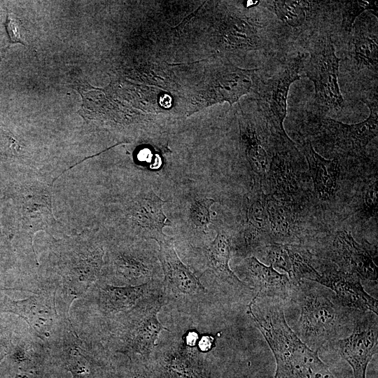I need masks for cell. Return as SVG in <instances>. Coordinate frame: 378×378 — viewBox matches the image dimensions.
I'll return each instance as SVG.
<instances>
[{"label": "cell", "instance_id": "7", "mask_svg": "<svg viewBox=\"0 0 378 378\" xmlns=\"http://www.w3.org/2000/svg\"><path fill=\"white\" fill-rule=\"evenodd\" d=\"M107 254L108 270L120 281L138 286L160 279L158 251L146 240L113 239Z\"/></svg>", "mask_w": 378, "mask_h": 378}, {"label": "cell", "instance_id": "26", "mask_svg": "<svg viewBox=\"0 0 378 378\" xmlns=\"http://www.w3.org/2000/svg\"><path fill=\"white\" fill-rule=\"evenodd\" d=\"M18 312L35 330L48 335L53 322L52 312L39 298L31 297L21 302Z\"/></svg>", "mask_w": 378, "mask_h": 378}, {"label": "cell", "instance_id": "24", "mask_svg": "<svg viewBox=\"0 0 378 378\" xmlns=\"http://www.w3.org/2000/svg\"><path fill=\"white\" fill-rule=\"evenodd\" d=\"M291 267L289 279L293 284L306 279L316 281L319 277L317 267L319 260L306 247L299 244H285Z\"/></svg>", "mask_w": 378, "mask_h": 378}, {"label": "cell", "instance_id": "20", "mask_svg": "<svg viewBox=\"0 0 378 378\" xmlns=\"http://www.w3.org/2000/svg\"><path fill=\"white\" fill-rule=\"evenodd\" d=\"M240 137L246 158L253 174L254 183L265 179L270 169L266 140L252 120L245 118L239 120Z\"/></svg>", "mask_w": 378, "mask_h": 378}, {"label": "cell", "instance_id": "18", "mask_svg": "<svg viewBox=\"0 0 378 378\" xmlns=\"http://www.w3.org/2000/svg\"><path fill=\"white\" fill-rule=\"evenodd\" d=\"M254 70H245L233 65L221 66L208 89V102H227L232 104L248 93L253 85Z\"/></svg>", "mask_w": 378, "mask_h": 378}, {"label": "cell", "instance_id": "30", "mask_svg": "<svg viewBox=\"0 0 378 378\" xmlns=\"http://www.w3.org/2000/svg\"><path fill=\"white\" fill-rule=\"evenodd\" d=\"M377 180L370 183L364 194L363 213L364 217L369 218L377 213Z\"/></svg>", "mask_w": 378, "mask_h": 378}, {"label": "cell", "instance_id": "31", "mask_svg": "<svg viewBox=\"0 0 378 378\" xmlns=\"http://www.w3.org/2000/svg\"><path fill=\"white\" fill-rule=\"evenodd\" d=\"M128 378H165L164 375L150 363L141 358L136 361V365L130 372Z\"/></svg>", "mask_w": 378, "mask_h": 378}, {"label": "cell", "instance_id": "23", "mask_svg": "<svg viewBox=\"0 0 378 378\" xmlns=\"http://www.w3.org/2000/svg\"><path fill=\"white\" fill-rule=\"evenodd\" d=\"M220 30L227 46L232 48L258 49L262 45L260 37L254 27L237 17H227Z\"/></svg>", "mask_w": 378, "mask_h": 378}, {"label": "cell", "instance_id": "14", "mask_svg": "<svg viewBox=\"0 0 378 378\" xmlns=\"http://www.w3.org/2000/svg\"><path fill=\"white\" fill-rule=\"evenodd\" d=\"M370 110L365 120L356 124H346L328 117L320 119L323 130L332 142L344 150L360 153L378 134L377 99H363Z\"/></svg>", "mask_w": 378, "mask_h": 378}, {"label": "cell", "instance_id": "11", "mask_svg": "<svg viewBox=\"0 0 378 378\" xmlns=\"http://www.w3.org/2000/svg\"><path fill=\"white\" fill-rule=\"evenodd\" d=\"M267 196L260 183H253L252 189L245 195L244 221L239 234L232 240L233 254L245 258L268 244Z\"/></svg>", "mask_w": 378, "mask_h": 378}, {"label": "cell", "instance_id": "8", "mask_svg": "<svg viewBox=\"0 0 378 378\" xmlns=\"http://www.w3.org/2000/svg\"><path fill=\"white\" fill-rule=\"evenodd\" d=\"M304 64V56L298 55L265 81L258 92V106L267 126L282 144L288 146H295V144L284 127L287 98L291 84L300 78Z\"/></svg>", "mask_w": 378, "mask_h": 378}, {"label": "cell", "instance_id": "12", "mask_svg": "<svg viewBox=\"0 0 378 378\" xmlns=\"http://www.w3.org/2000/svg\"><path fill=\"white\" fill-rule=\"evenodd\" d=\"M149 363L165 378H208L196 346L182 338L156 345Z\"/></svg>", "mask_w": 378, "mask_h": 378}, {"label": "cell", "instance_id": "16", "mask_svg": "<svg viewBox=\"0 0 378 378\" xmlns=\"http://www.w3.org/2000/svg\"><path fill=\"white\" fill-rule=\"evenodd\" d=\"M332 259L340 270L356 274L361 281H377V265L374 255L366 246L355 241L350 232L339 231L331 247Z\"/></svg>", "mask_w": 378, "mask_h": 378}, {"label": "cell", "instance_id": "21", "mask_svg": "<svg viewBox=\"0 0 378 378\" xmlns=\"http://www.w3.org/2000/svg\"><path fill=\"white\" fill-rule=\"evenodd\" d=\"M302 150L308 162L314 190L321 199H329L336 192L340 167L337 159L327 160L314 149L309 141L305 142Z\"/></svg>", "mask_w": 378, "mask_h": 378}, {"label": "cell", "instance_id": "2", "mask_svg": "<svg viewBox=\"0 0 378 378\" xmlns=\"http://www.w3.org/2000/svg\"><path fill=\"white\" fill-rule=\"evenodd\" d=\"M290 301L300 310L293 331L312 350L329 347L352 331L357 310L341 305L335 294L320 284L301 280L293 285Z\"/></svg>", "mask_w": 378, "mask_h": 378}, {"label": "cell", "instance_id": "29", "mask_svg": "<svg viewBox=\"0 0 378 378\" xmlns=\"http://www.w3.org/2000/svg\"><path fill=\"white\" fill-rule=\"evenodd\" d=\"M342 25L344 31L350 32L356 18L365 10L372 11L377 17L378 7L376 1H342Z\"/></svg>", "mask_w": 378, "mask_h": 378}, {"label": "cell", "instance_id": "33", "mask_svg": "<svg viewBox=\"0 0 378 378\" xmlns=\"http://www.w3.org/2000/svg\"><path fill=\"white\" fill-rule=\"evenodd\" d=\"M214 343V338L209 335H203L199 342V349L202 352H206L211 349Z\"/></svg>", "mask_w": 378, "mask_h": 378}, {"label": "cell", "instance_id": "10", "mask_svg": "<svg viewBox=\"0 0 378 378\" xmlns=\"http://www.w3.org/2000/svg\"><path fill=\"white\" fill-rule=\"evenodd\" d=\"M377 314L370 311L357 310L350 335L329 346L349 363L354 378H366L368 365L377 353Z\"/></svg>", "mask_w": 378, "mask_h": 378}, {"label": "cell", "instance_id": "3", "mask_svg": "<svg viewBox=\"0 0 378 378\" xmlns=\"http://www.w3.org/2000/svg\"><path fill=\"white\" fill-rule=\"evenodd\" d=\"M54 182L40 179L21 180L15 197V229L17 234L35 256L33 238L35 233L44 231L52 238L67 235L64 226L53 212Z\"/></svg>", "mask_w": 378, "mask_h": 378}, {"label": "cell", "instance_id": "22", "mask_svg": "<svg viewBox=\"0 0 378 378\" xmlns=\"http://www.w3.org/2000/svg\"><path fill=\"white\" fill-rule=\"evenodd\" d=\"M349 41V52L357 70L367 69L377 75V30L372 32L356 25Z\"/></svg>", "mask_w": 378, "mask_h": 378}, {"label": "cell", "instance_id": "1", "mask_svg": "<svg viewBox=\"0 0 378 378\" xmlns=\"http://www.w3.org/2000/svg\"><path fill=\"white\" fill-rule=\"evenodd\" d=\"M283 301L253 298L248 313L267 342L276 361L274 378H335L318 356L289 327Z\"/></svg>", "mask_w": 378, "mask_h": 378}, {"label": "cell", "instance_id": "32", "mask_svg": "<svg viewBox=\"0 0 378 378\" xmlns=\"http://www.w3.org/2000/svg\"><path fill=\"white\" fill-rule=\"evenodd\" d=\"M5 26L11 43H20L24 45V39L21 34L22 27L19 21L12 18L8 13Z\"/></svg>", "mask_w": 378, "mask_h": 378}, {"label": "cell", "instance_id": "17", "mask_svg": "<svg viewBox=\"0 0 378 378\" xmlns=\"http://www.w3.org/2000/svg\"><path fill=\"white\" fill-rule=\"evenodd\" d=\"M206 271L211 272L222 283L237 288L252 290L230 269L229 262L232 254V237L222 227L216 229V234L209 245L202 249Z\"/></svg>", "mask_w": 378, "mask_h": 378}, {"label": "cell", "instance_id": "4", "mask_svg": "<svg viewBox=\"0 0 378 378\" xmlns=\"http://www.w3.org/2000/svg\"><path fill=\"white\" fill-rule=\"evenodd\" d=\"M53 239L55 265L64 277L80 283L98 278L104 265L105 241L98 232L85 230Z\"/></svg>", "mask_w": 378, "mask_h": 378}, {"label": "cell", "instance_id": "5", "mask_svg": "<svg viewBox=\"0 0 378 378\" xmlns=\"http://www.w3.org/2000/svg\"><path fill=\"white\" fill-rule=\"evenodd\" d=\"M158 244V256L163 274L164 305L169 304L181 313H188L205 299L208 290L181 261L172 237L168 236Z\"/></svg>", "mask_w": 378, "mask_h": 378}, {"label": "cell", "instance_id": "9", "mask_svg": "<svg viewBox=\"0 0 378 378\" xmlns=\"http://www.w3.org/2000/svg\"><path fill=\"white\" fill-rule=\"evenodd\" d=\"M340 62L331 38L322 36L314 42L304 64L307 76L314 83L317 103L328 108H340L344 103L338 84Z\"/></svg>", "mask_w": 378, "mask_h": 378}, {"label": "cell", "instance_id": "15", "mask_svg": "<svg viewBox=\"0 0 378 378\" xmlns=\"http://www.w3.org/2000/svg\"><path fill=\"white\" fill-rule=\"evenodd\" d=\"M245 284L255 291V298L290 301L293 284L288 274H281L272 265L262 263L256 257L245 258L237 267Z\"/></svg>", "mask_w": 378, "mask_h": 378}, {"label": "cell", "instance_id": "19", "mask_svg": "<svg viewBox=\"0 0 378 378\" xmlns=\"http://www.w3.org/2000/svg\"><path fill=\"white\" fill-rule=\"evenodd\" d=\"M162 292V281L153 279L138 286H115L105 284L100 288V301L106 313H117L132 309L141 300Z\"/></svg>", "mask_w": 378, "mask_h": 378}, {"label": "cell", "instance_id": "28", "mask_svg": "<svg viewBox=\"0 0 378 378\" xmlns=\"http://www.w3.org/2000/svg\"><path fill=\"white\" fill-rule=\"evenodd\" d=\"M272 2L279 19L293 27L302 25L306 18V1L280 0Z\"/></svg>", "mask_w": 378, "mask_h": 378}, {"label": "cell", "instance_id": "13", "mask_svg": "<svg viewBox=\"0 0 378 378\" xmlns=\"http://www.w3.org/2000/svg\"><path fill=\"white\" fill-rule=\"evenodd\" d=\"M318 272L319 277L315 282L331 290L341 305L361 312L370 311L377 314V300L365 290L358 275L322 262Z\"/></svg>", "mask_w": 378, "mask_h": 378}, {"label": "cell", "instance_id": "27", "mask_svg": "<svg viewBox=\"0 0 378 378\" xmlns=\"http://www.w3.org/2000/svg\"><path fill=\"white\" fill-rule=\"evenodd\" d=\"M216 201L202 195H195L189 200L188 218L191 226L197 231L207 234L211 223V207Z\"/></svg>", "mask_w": 378, "mask_h": 378}, {"label": "cell", "instance_id": "6", "mask_svg": "<svg viewBox=\"0 0 378 378\" xmlns=\"http://www.w3.org/2000/svg\"><path fill=\"white\" fill-rule=\"evenodd\" d=\"M164 306L162 292L137 303L119 322L115 337L120 348L138 354L149 363L162 330L170 332L160 322L158 315Z\"/></svg>", "mask_w": 378, "mask_h": 378}, {"label": "cell", "instance_id": "25", "mask_svg": "<svg viewBox=\"0 0 378 378\" xmlns=\"http://www.w3.org/2000/svg\"><path fill=\"white\" fill-rule=\"evenodd\" d=\"M267 211L270 230L274 236L281 240L289 237L295 221L291 205L286 201L267 196Z\"/></svg>", "mask_w": 378, "mask_h": 378}]
</instances>
